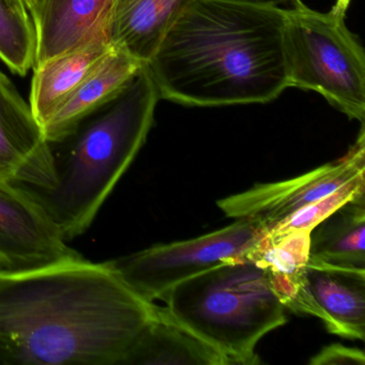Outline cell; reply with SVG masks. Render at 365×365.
<instances>
[{
  "instance_id": "cell-1",
  "label": "cell",
  "mask_w": 365,
  "mask_h": 365,
  "mask_svg": "<svg viewBox=\"0 0 365 365\" xmlns=\"http://www.w3.org/2000/svg\"><path fill=\"white\" fill-rule=\"evenodd\" d=\"M157 309L108 262L0 269V365H125Z\"/></svg>"
},
{
  "instance_id": "cell-2",
  "label": "cell",
  "mask_w": 365,
  "mask_h": 365,
  "mask_svg": "<svg viewBox=\"0 0 365 365\" xmlns=\"http://www.w3.org/2000/svg\"><path fill=\"white\" fill-rule=\"evenodd\" d=\"M285 8L191 0L147 63L161 100L189 108L264 104L288 83Z\"/></svg>"
},
{
  "instance_id": "cell-3",
  "label": "cell",
  "mask_w": 365,
  "mask_h": 365,
  "mask_svg": "<svg viewBox=\"0 0 365 365\" xmlns=\"http://www.w3.org/2000/svg\"><path fill=\"white\" fill-rule=\"evenodd\" d=\"M161 100L147 66L73 133L50 143L56 183L24 187L67 242L82 236L146 143Z\"/></svg>"
},
{
  "instance_id": "cell-4",
  "label": "cell",
  "mask_w": 365,
  "mask_h": 365,
  "mask_svg": "<svg viewBox=\"0 0 365 365\" xmlns=\"http://www.w3.org/2000/svg\"><path fill=\"white\" fill-rule=\"evenodd\" d=\"M170 317L210 345L228 365L259 364L260 339L286 324L266 270L249 257L230 260L168 290Z\"/></svg>"
},
{
  "instance_id": "cell-5",
  "label": "cell",
  "mask_w": 365,
  "mask_h": 365,
  "mask_svg": "<svg viewBox=\"0 0 365 365\" xmlns=\"http://www.w3.org/2000/svg\"><path fill=\"white\" fill-rule=\"evenodd\" d=\"M290 87L322 95L351 120L365 125V54L345 14L319 12L299 0L285 8Z\"/></svg>"
},
{
  "instance_id": "cell-6",
  "label": "cell",
  "mask_w": 365,
  "mask_h": 365,
  "mask_svg": "<svg viewBox=\"0 0 365 365\" xmlns=\"http://www.w3.org/2000/svg\"><path fill=\"white\" fill-rule=\"evenodd\" d=\"M264 236L251 220L237 219L204 236L155 245L108 262L138 296L155 302L181 282L247 257Z\"/></svg>"
},
{
  "instance_id": "cell-7",
  "label": "cell",
  "mask_w": 365,
  "mask_h": 365,
  "mask_svg": "<svg viewBox=\"0 0 365 365\" xmlns=\"http://www.w3.org/2000/svg\"><path fill=\"white\" fill-rule=\"evenodd\" d=\"M365 176V125L345 155L288 180L260 183L217 202L232 219L251 220L264 235L286 217Z\"/></svg>"
},
{
  "instance_id": "cell-8",
  "label": "cell",
  "mask_w": 365,
  "mask_h": 365,
  "mask_svg": "<svg viewBox=\"0 0 365 365\" xmlns=\"http://www.w3.org/2000/svg\"><path fill=\"white\" fill-rule=\"evenodd\" d=\"M81 256L24 187L0 179L1 270L35 268Z\"/></svg>"
},
{
  "instance_id": "cell-9",
  "label": "cell",
  "mask_w": 365,
  "mask_h": 365,
  "mask_svg": "<svg viewBox=\"0 0 365 365\" xmlns=\"http://www.w3.org/2000/svg\"><path fill=\"white\" fill-rule=\"evenodd\" d=\"M0 179L50 189L56 183L51 144L29 103L0 71Z\"/></svg>"
},
{
  "instance_id": "cell-10",
  "label": "cell",
  "mask_w": 365,
  "mask_h": 365,
  "mask_svg": "<svg viewBox=\"0 0 365 365\" xmlns=\"http://www.w3.org/2000/svg\"><path fill=\"white\" fill-rule=\"evenodd\" d=\"M290 311L320 318L332 334L364 341V269L309 260L302 289Z\"/></svg>"
},
{
  "instance_id": "cell-11",
  "label": "cell",
  "mask_w": 365,
  "mask_h": 365,
  "mask_svg": "<svg viewBox=\"0 0 365 365\" xmlns=\"http://www.w3.org/2000/svg\"><path fill=\"white\" fill-rule=\"evenodd\" d=\"M116 0H36L34 68L82 46L110 26Z\"/></svg>"
},
{
  "instance_id": "cell-12",
  "label": "cell",
  "mask_w": 365,
  "mask_h": 365,
  "mask_svg": "<svg viewBox=\"0 0 365 365\" xmlns=\"http://www.w3.org/2000/svg\"><path fill=\"white\" fill-rule=\"evenodd\" d=\"M115 48L106 27L82 46L33 68L29 106L41 127Z\"/></svg>"
},
{
  "instance_id": "cell-13",
  "label": "cell",
  "mask_w": 365,
  "mask_h": 365,
  "mask_svg": "<svg viewBox=\"0 0 365 365\" xmlns=\"http://www.w3.org/2000/svg\"><path fill=\"white\" fill-rule=\"evenodd\" d=\"M145 66L116 46L42 125L48 143H57L76 131L85 119L114 100Z\"/></svg>"
},
{
  "instance_id": "cell-14",
  "label": "cell",
  "mask_w": 365,
  "mask_h": 365,
  "mask_svg": "<svg viewBox=\"0 0 365 365\" xmlns=\"http://www.w3.org/2000/svg\"><path fill=\"white\" fill-rule=\"evenodd\" d=\"M191 0H116L113 43L147 65Z\"/></svg>"
},
{
  "instance_id": "cell-15",
  "label": "cell",
  "mask_w": 365,
  "mask_h": 365,
  "mask_svg": "<svg viewBox=\"0 0 365 365\" xmlns=\"http://www.w3.org/2000/svg\"><path fill=\"white\" fill-rule=\"evenodd\" d=\"M140 364L228 365L222 354L175 322L159 305L125 362Z\"/></svg>"
},
{
  "instance_id": "cell-16",
  "label": "cell",
  "mask_w": 365,
  "mask_h": 365,
  "mask_svg": "<svg viewBox=\"0 0 365 365\" xmlns=\"http://www.w3.org/2000/svg\"><path fill=\"white\" fill-rule=\"evenodd\" d=\"M365 193L339 207L309 234V260L365 270Z\"/></svg>"
},
{
  "instance_id": "cell-17",
  "label": "cell",
  "mask_w": 365,
  "mask_h": 365,
  "mask_svg": "<svg viewBox=\"0 0 365 365\" xmlns=\"http://www.w3.org/2000/svg\"><path fill=\"white\" fill-rule=\"evenodd\" d=\"M309 234L264 235L247 256L266 270L273 289L286 309H292L304 283L309 260Z\"/></svg>"
},
{
  "instance_id": "cell-18",
  "label": "cell",
  "mask_w": 365,
  "mask_h": 365,
  "mask_svg": "<svg viewBox=\"0 0 365 365\" xmlns=\"http://www.w3.org/2000/svg\"><path fill=\"white\" fill-rule=\"evenodd\" d=\"M33 19L25 0H0V61L25 76L35 63Z\"/></svg>"
},
{
  "instance_id": "cell-19",
  "label": "cell",
  "mask_w": 365,
  "mask_h": 365,
  "mask_svg": "<svg viewBox=\"0 0 365 365\" xmlns=\"http://www.w3.org/2000/svg\"><path fill=\"white\" fill-rule=\"evenodd\" d=\"M364 193L365 176L359 177L346 183L333 193L292 213L281 223L274 226L268 234H266V236H277V235L288 234L292 232H311L315 226L324 221L339 207Z\"/></svg>"
},
{
  "instance_id": "cell-20",
  "label": "cell",
  "mask_w": 365,
  "mask_h": 365,
  "mask_svg": "<svg viewBox=\"0 0 365 365\" xmlns=\"http://www.w3.org/2000/svg\"><path fill=\"white\" fill-rule=\"evenodd\" d=\"M365 354L358 348L331 344L312 356L311 365H364Z\"/></svg>"
},
{
  "instance_id": "cell-21",
  "label": "cell",
  "mask_w": 365,
  "mask_h": 365,
  "mask_svg": "<svg viewBox=\"0 0 365 365\" xmlns=\"http://www.w3.org/2000/svg\"><path fill=\"white\" fill-rule=\"evenodd\" d=\"M258 5L273 6V7L288 8L298 3L299 0H240Z\"/></svg>"
},
{
  "instance_id": "cell-22",
  "label": "cell",
  "mask_w": 365,
  "mask_h": 365,
  "mask_svg": "<svg viewBox=\"0 0 365 365\" xmlns=\"http://www.w3.org/2000/svg\"><path fill=\"white\" fill-rule=\"evenodd\" d=\"M350 1H351V0H335L332 10L339 12V14H345L346 16V12H347L348 8H349Z\"/></svg>"
},
{
  "instance_id": "cell-23",
  "label": "cell",
  "mask_w": 365,
  "mask_h": 365,
  "mask_svg": "<svg viewBox=\"0 0 365 365\" xmlns=\"http://www.w3.org/2000/svg\"><path fill=\"white\" fill-rule=\"evenodd\" d=\"M26 1L27 7H29V10H31V8L33 7L34 4L36 3V0H25Z\"/></svg>"
}]
</instances>
